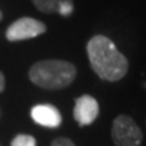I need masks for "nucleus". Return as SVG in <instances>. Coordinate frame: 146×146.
Listing matches in <instances>:
<instances>
[{
  "label": "nucleus",
  "mask_w": 146,
  "mask_h": 146,
  "mask_svg": "<svg viewBox=\"0 0 146 146\" xmlns=\"http://www.w3.org/2000/svg\"><path fill=\"white\" fill-rule=\"evenodd\" d=\"M91 68L102 80L119 81L129 70L127 58L106 35H95L87 45Z\"/></svg>",
  "instance_id": "f257e3e1"
},
{
  "label": "nucleus",
  "mask_w": 146,
  "mask_h": 146,
  "mask_svg": "<svg viewBox=\"0 0 146 146\" xmlns=\"http://www.w3.org/2000/svg\"><path fill=\"white\" fill-rule=\"evenodd\" d=\"M76 66L64 60H42L33 65L29 77L33 83L43 89H62L73 83Z\"/></svg>",
  "instance_id": "f03ea898"
},
{
  "label": "nucleus",
  "mask_w": 146,
  "mask_h": 146,
  "mask_svg": "<svg viewBox=\"0 0 146 146\" xmlns=\"http://www.w3.org/2000/svg\"><path fill=\"white\" fill-rule=\"evenodd\" d=\"M111 137L116 146H141L143 138L141 129L127 115H119L114 119Z\"/></svg>",
  "instance_id": "7ed1b4c3"
},
{
  "label": "nucleus",
  "mask_w": 146,
  "mask_h": 146,
  "mask_svg": "<svg viewBox=\"0 0 146 146\" xmlns=\"http://www.w3.org/2000/svg\"><path fill=\"white\" fill-rule=\"evenodd\" d=\"M1 19H3V12L0 11V21H1Z\"/></svg>",
  "instance_id": "f8f14e48"
},
{
  "label": "nucleus",
  "mask_w": 146,
  "mask_h": 146,
  "mask_svg": "<svg viewBox=\"0 0 146 146\" xmlns=\"http://www.w3.org/2000/svg\"><path fill=\"white\" fill-rule=\"evenodd\" d=\"M98 115H99V104L95 98L89 95H83L76 99L73 116L80 126H88L94 123Z\"/></svg>",
  "instance_id": "39448f33"
},
{
  "label": "nucleus",
  "mask_w": 146,
  "mask_h": 146,
  "mask_svg": "<svg viewBox=\"0 0 146 146\" xmlns=\"http://www.w3.org/2000/svg\"><path fill=\"white\" fill-rule=\"evenodd\" d=\"M4 87H5V78H4V74L0 72V92L4 91Z\"/></svg>",
  "instance_id": "9b49d317"
},
{
  "label": "nucleus",
  "mask_w": 146,
  "mask_h": 146,
  "mask_svg": "<svg viewBox=\"0 0 146 146\" xmlns=\"http://www.w3.org/2000/svg\"><path fill=\"white\" fill-rule=\"evenodd\" d=\"M35 145H36L35 138L31 135H27V134H19L11 142V146H35Z\"/></svg>",
  "instance_id": "6e6552de"
},
{
  "label": "nucleus",
  "mask_w": 146,
  "mask_h": 146,
  "mask_svg": "<svg viewBox=\"0 0 146 146\" xmlns=\"http://www.w3.org/2000/svg\"><path fill=\"white\" fill-rule=\"evenodd\" d=\"M31 118L36 125L43 127L56 129L62 123V116L54 106L52 104H38L31 108Z\"/></svg>",
  "instance_id": "423d86ee"
},
{
  "label": "nucleus",
  "mask_w": 146,
  "mask_h": 146,
  "mask_svg": "<svg viewBox=\"0 0 146 146\" xmlns=\"http://www.w3.org/2000/svg\"><path fill=\"white\" fill-rule=\"evenodd\" d=\"M50 146H76V145L68 138H57V139H54L52 142Z\"/></svg>",
  "instance_id": "9d476101"
},
{
  "label": "nucleus",
  "mask_w": 146,
  "mask_h": 146,
  "mask_svg": "<svg viewBox=\"0 0 146 146\" xmlns=\"http://www.w3.org/2000/svg\"><path fill=\"white\" fill-rule=\"evenodd\" d=\"M45 31H46V26L43 22L25 16L8 26L7 31H5V38L10 42L25 41V39L35 38V36L43 34Z\"/></svg>",
  "instance_id": "20e7f679"
},
{
  "label": "nucleus",
  "mask_w": 146,
  "mask_h": 146,
  "mask_svg": "<svg viewBox=\"0 0 146 146\" xmlns=\"http://www.w3.org/2000/svg\"><path fill=\"white\" fill-rule=\"evenodd\" d=\"M35 8L45 14H54L57 12L58 0H31Z\"/></svg>",
  "instance_id": "0eeeda50"
},
{
  "label": "nucleus",
  "mask_w": 146,
  "mask_h": 146,
  "mask_svg": "<svg viewBox=\"0 0 146 146\" xmlns=\"http://www.w3.org/2000/svg\"><path fill=\"white\" fill-rule=\"evenodd\" d=\"M57 11L64 16H68L73 12V3L72 0H58Z\"/></svg>",
  "instance_id": "1a4fd4ad"
}]
</instances>
